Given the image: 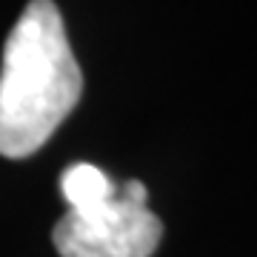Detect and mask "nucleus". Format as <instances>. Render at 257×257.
<instances>
[{"label":"nucleus","instance_id":"nucleus-1","mask_svg":"<svg viewBox=\"0 0 257 257\" xmlns=\"http://www.w3.org/2000/svg\"><path fill=\"white\" fill-rule=\"evenodd\" d=\"M83 92L63 18L52 0H32L15 23L0 69V155H35Z\"/></svg>","mask_w":257,"mask_h":257},{"label":"nucleus","instance_id":"nucleus-2","mask_svg":"<svg viewBox=\"0 0 257 257\" xmlns=\"http://www.w3.org/2000/svg\"><path fill=\"white\" fill-rule=\"evenodd\" d=\"M69 211L55 226L60 257H152L163 226L146 206V186H114L92 163H74L60 177Z\"/></svg>","mask_w":257,"mask_h":257}]
</instances>
